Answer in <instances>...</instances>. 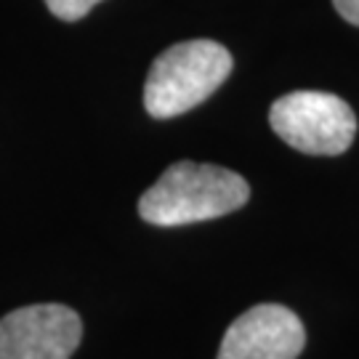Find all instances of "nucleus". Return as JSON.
Masks as SVG:
<instances>
[{"label":"nucleus","mask_w":359,"mask_h":359,"mask_svg":"<svg viewBox=\"0 0 359 359\" xmlns=\"http://www.w3.org/2000/svg\"><path fill=\"white\" fill-rule=\"evenodd\" d=\"M83 322L62 304L16 309L0 320V359H69L80 346Z\"/></svg>","instance_id":"20e7f679"},{"label":"nucleus","mask_w":359,"mask_h":359,"mask_svg":"<svg viewBox=\"0 0 359 359\" xmlns=\"http://www.w3.org/2000/svg\"><path fill=\"white\" fill-rule=\"evenodd\" d=\"M231 53L216 40H184L154 59L144 83V107L157 120L203 104L231 75Z\"/></svg>","instance_id":"f03ea898"},{"label":"nucleus","mask_w":359,"mask_h":359,"mask_svg":"<svg viewBox=\"0 0 359 359\" xmlns=\"http://www.w3.org/2000/svg\"><path fill=\"white\" fill-rule=\"evenodd\" d=\"M335 11L346 19L348 25L359 27V0H333Z\"/></svg>","instance_id":"0eeeda50"},{"label":"nucleus","mask_w":359,"mask_h":359,"mask_svg":"<svg viewBox=\"0 0 359 359\" xmlns=\"http://www.w3.org/2000/svg\"><path fill=\"white\" fill-rule=\"evenodd\" d=\"M269 123L287 147L304 154H344L357 136V117L344 99L322 90H295L271 104Z\"/></svg>","instance_id":"7ed1b4c3"},{"label":"nucleus","mask_w":359,"mask_h":359,"mask_svg":"<svg viewBox=\"0 0 359 359\" xmlns=\"http://www.w3.org/2000/svg\"><path fill=\"white\" fill-rule=\"evenodd\" d=\"M99 3H102V0H46L48 11H51L56 19H62V22H77V19H83L90 8L99 6Z\"/></svg>","instance_id":"423d86ee"},{"label":"nucleus","mask_w":359,"mask_h":359,"mask_svg":"<svg viewBox=\"0 0 359 359\" xmlns=\"http://www.w3.org/2000/svg\"><path fill=\"white\" fill-rule=\"evenodd\" d=\"M250 200L248 181L229 168L181 160L142 194L139 216L154 226H184L240 210Z\"/></svg>","instance_id":"f257e3e1"},{"label":"nucleus","mask_w":359,"mask_h":359,"mask_svg":"<svg viewBox=\"0 0 359 359\" xmlns=\"http://www.w3.org/2000/svg\"><path fill=\"white\" fill-rule=\"evenodd\" d=\"M306 346L304 322L280 304H258L226 330L218 359H298Z\"/></svg>","instance_id":"39448f33"}]
</instances>
